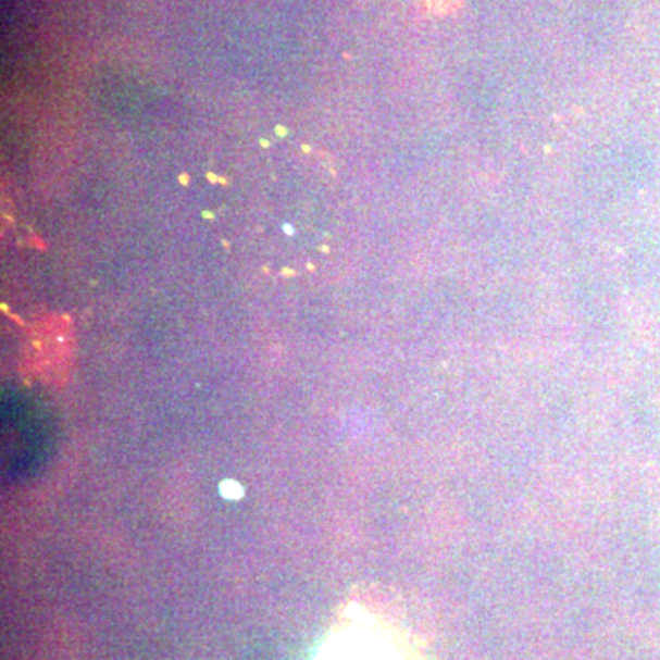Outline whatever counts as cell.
Instances as JSON below:
<instances>
[{
  "label": "cell",
  "mask_w": 660,
  "mask_h": 660,
  "mask_svg": "<svg viewBox=\"0 0 660 660\" xmlns=\"http://www.w3.org/2000/svg\"><path fill=\"white\" fill-rule=\"evenodd\" d=\"M320 660H408L389 633L374 625L352 624L328 638Z\"/></svg>",
  "instance_id": "cell-1"
},
{
  "label": "cell",
  "mask_w": 660,
  "mask_h": 660,
  "mask_svg": "<svg viewBox=\"0 0 660 660\" xmlns=\"http://www.w3.org/2000/svg\"><path fill=\"white\" fill-rule=\"evenodd\" d=\"M223 488L226 490V496H228V499H235V497L240 496V488L239 486L235 485V483H224Z\"/></svg>",
  "instance_id": "cell-2"
}]
</instances>
